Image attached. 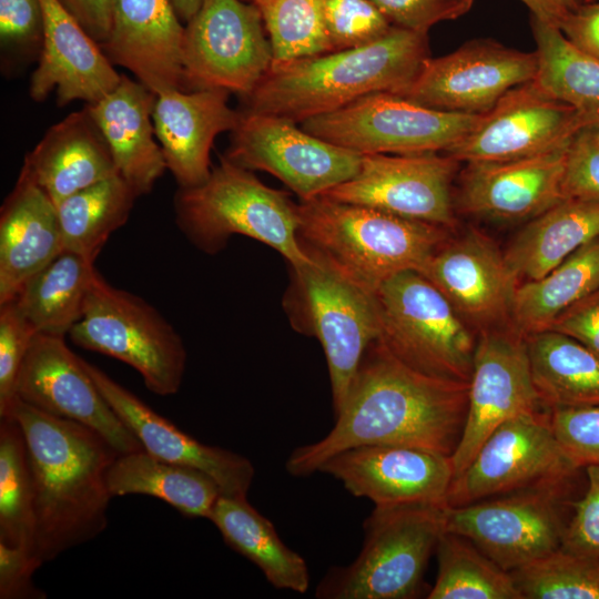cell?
<instances>
[{
    "label": "cell",
    "mask_w": 599,
    "mask_h": 599,
    "mask_svg": "<svg viewBox=\"0 0 599 599\" xmlns=\"http://www.w3.org/2000/svg\"><path fill=\"white\" fill-rule=\"evenodd\" d=\"M469 382L423 373L378 339L366 349L333 428L297 447L286 470L316 471L332 456L359 446H407L451 456L466 422Z\"/></svg>",
    "instance_id": "6da1fadb"
},
{
    "label": "cell",
    "mask_w": 599,
    "mask_h": 599,
    "mask_svg": "<svg viewBox=\"0 0 599 599\" xmlns=\"http://www.w3.org/2000/svg\"><path fill=\"white\" fill-rule=\"evenodd\" d=\"M3 417L23 433L33 484L34 555L42 561L104 531L112 498L106 471L118 451L98 433L17 400Z\"/></svg>",
    "instance_id": "7a4b0ae2"
},
{
    "label": "cell",
    "mask_w": 599,
    "mask_h": 599,
    "mask_svg": "<svg viewBox=\"0 0 599 599\" xmlns=\"http://www.w3.org/2000/svg\"><path fill=\"white\" fill-rule=\"evenodd\" d=\"M429 57L427 33L394 26L363 47L273 61L245 110L302 123L368 94L404 95Z\"/></svg>",
    "instance_id": "3957f363"
},
{
    "label": "cell",
    "mask_w": 599,
    "mask_h": 599,
    "mask_svg": "<svg viewBox=\"0 0 599 599\" xmlns=\"http://www.w3.org/2000/svg\"><path fill=\"white\" fill-rule=\"evenodd\" d=\"M305 253L374 294L390 276L422 272L448 241V229L317 196L298 204Z\"/></svg>",
    "instance_id": "277c9868"
},
{
    "label": "cell",
    "mask_w": 599,
    "mask_h": 599,
    "mask_svg": "<svg viewBox=\"0 0 599 599\" xmlns=\"http://www.w3.org/2000/svg\"><path fill=\"white\" fill-rule=\"evenodd\" d=\"M173 207L180 231L206 254L238 234L274 248L291 266L312 261L298 240V204L225 156L203 183L179 187Z\"/></svg>",
    "instance_id": "5b68a950"
},
{
    "label": "cell",
    "mask_w": 599,
    "mask_h": 599,
    "mask_svg": "<svg viewBox=\"0 0 599 599\" xmlns=\"http://www.w3.org/2000/svg\"><path fill=\"white\" fill-rule=\"evenodd\" d=\"M445 506H375L364 522L365 538L359 555L351 565L331 569L318 583L315 597H417L428 560L445 531Z\"/></svg>",
    "instance_id": "8992f818"
},
{
    "label": "cell",
    "mask_w": 599,
    "mask_h": 599,
    "mask_svg": "<svg viewBox=\"0 0 599 599\" xmlns=\"http://www.w3.org/2000/svg\"><path fill=\"white\" fill-rule=\"evenodd\" d=\"M68 335L81 348L133 367L156 395H173L181 387L186 351L180 334L150 303L111 285L98 271Z\"/></svg>",
    "instance_id": "52a82bcc"
},
{
    "label": "cell",
    "mask_w": 599,
    "mask_h": 599,
    "mask_svg": "<svg viewBox=\"0 0 599 599\" xmlns=\"http://www.w3.org/2000/svg\"><path fill=\"white\" fill-rule=\"evenodd\" d=\"M378 341L407 365L469 382L476 342L448 298L423 274L404 271L374 292Z\"/></svg>",
    "instance_id": "ba28073f"
},
{
    "label": "cell",
    "mask_w": 599,
    "mask_h": 599,
    "mask_svg": "<svg viewBox=\"0 0 599 599\" xmlns=\"http://www.w3.org/2000/svg\"><path fill=\"white\" fill-rule=\"evenodd\" d=\"M291 268L284 309L293 328L321 343L336 414L366 349L378 338L374 295L315 258Z\"/></svg>",
    "instance_id": "9c48e42d"
},
{
    "label": "cell",
    "mask_w": 599,
    "mask_h": 599,
    "mask_svg": "<svg viewBox=\"0 0 599 599\" xmlns=\"http://www.w3.org/2000/svg\"><path fill=\"white\" fill-rule=\"evenodd\" d=\"M575 478L551 479L464 506H445L444 530L473 541L508 572L561 546Z\"/></svg>",
    "instance_id": "30bf717a"
},
{
    "label": "cell",
    "mask_w": 599,
    "mask_h": 599,
    "mask_svg": "<svg viewBox=\"0 0 599 599\" xmlns=\"http://www.w3.org/2000/svg\"><path fill=\"white\" fill-rule=\"evenodd\" d=\"M483 114L432 109L399 94L378 92L302 122L311 134L365 154L446 152Z\"/></svg>",
    "instance_id": "8fae6325"
},
{
    "label": "cell",
    "mask_w": 599,
    "mask_h": 599,
    "mask_svg": "<svg viewBox=\"0 0 599 599\" xmlns=\"http://www.w3.org/2000/svg\"><path fill=\"white\" fill-rule=\"evenodd\" d=\"M274 60L257 8L243 0H205L185 23L184 91L220 89L250 95Z\"/></svg>",
    "instance_id": "7c38bea8"
},
{
    "label": "cell",
    "mask_w": 599,
    "mask_h": 599,
    "mask_svg": "<svg viewBox=\"0 0 599 599\" xmlns=\"http://www.w3.org/2000/svg\"><path fill=\"white\" fill-rule=\"evenodd\" d=\"M296 124L278 115L243 110L224 156L244 169L276 176L301 201L321 196L357 174L362 154Z\"/></svg>",
    "instance_id": "4fadbf2b"
},
{
    "label": "cell",
    "mask_w": 599,
    "mask_h": 599,
    "mask_svg": "<svg viewBox=\"0 0 599 599\" xmlns=\"http://www.w3.org/2000/svg\"><path fill=\"white\" fill-rule=\"evenodd\" d=\"M580 469L561 449L541 408L500 424L468 466L454 477L447 506H464L551 479L575 478Z\"/></svg>",
    "instance_id": "5bb4252c"
},
{
    "label": "cell",
    "mask_w": 599,
    "mask_h": 599,
    "mask_svg": "<svg viewBox=\"0 0 599 599\" xmlns=\"http://www.w3.org/2000/svg\"><path fill=\"white\" fill-rule=\"evenodd\" d=\"M460 162L439 152L365 154L357 174L321 196L451 229Z\"/></svg>",
    "instance_id": "9a60e30c"
},
{
    "label": "cell",
    "mask_w": 599,
    "mask_h": 599,
    "mask_svg": "<svg viewBox=\"0 0 599 599\" xmlns=\"http://www.w3.org/2000/svg\"><path fill=\"white\" fill-rule=\"evenodd\" d=\"M17 396L39 410L91 428L119 455L143 449L64 336L34 335L20 368Z\"/></svg>",
    "instance_id": "2e32d148"
},
{
    "label": "cell",
    "mask_w": 599,
    "mask_h": 599,
    "mask_svg": "<svg viewBox=\"0 0 599 599\" xmlns=\"http://www.w3.org/2000/svg\"><path fill=\"white\" fill-rule=\"evenodd\" d=\"M537 72L536 51L475 39L446 55L429 57L402 97L441 111L485 114L508 91L535 80Z\"/></svg>",
    "instance_id": "e0dca14e"
},
{
    "label": "cell",
    "mask_w": 599,
    "mask_h": 599,
    "mask_svg": "<svg viewBox=\"0 0 599 599\" xmlns=\"http://www.w3.org/2000/svg\"><path fill=\"white\" fill-rule=\"evenodd\" d=\"M586 123L536 80L508 91L446 154L459 162H504L536 156L571 140Z\"/></svg>",
    "instance_id": "ac0fdd59"
},
{
    "label": "cell",
    "mask_w": 599,
    "mask_h": 599,
    "mask_svg": "<svg viewBox=\"0 0 599 599\" xmlns=\"http://www.w3.org/2000/svg\"><path fill=\"white\" fill-rule=\"evenodd\" d=\"M541 406L531 378L525 336L515 328L484 329L474 353L465 426L450 456L454 477L468 466L500 424Z\"/></svg>",
    "instance_id": "d6986e66"
},
{
    "label": "cell",
    "mask_w": 599,
    "mask_h": 599,
    "mask_svg": "<svg viewBox=\"0 0 599 599\" xmlns=\"http://www.w3.org/2000/svg\"><path fill=\"white\" fill-rule=\"evenodd\" d=\"M355 497L375 506H445L454 478L450 456L390 445L359 446L343 450L321 465Z\"/></svg>",
    "instance_id": "ffe728a7"
},
{
    "label": "cell",
    "mask_w": 599,
    "mask_h": 599,
    "mask_svg": "<svg viewBox=\"0 0 599 599\" xmlns=\"http://www.w3.org/2000/svg\"><path fill=\"white\" fill-rule=\"evenodd\" d=\"M569 142L536 156L467 163L457 205L466 213L495 221L538 216L565 200L561 185Z\"/></svg>",
    "instance_id": "44dd1931"
},
{
    "label": "cell",
    "mask_w": 599,
    "mask_h": 599,
    "mask_svg": "<svg viewBox=\"0 0 599 599\" xmlns=\"http://www.w3.org/2000/svg\"><path fill=\"white\" fill-rule=\"evenodd\" d=\"M99 390L149 454L207 474L223 496L246 497L255 469L246 457L183 433L103 370L84 361Z\"/></svg>",
    "instance_id": "7402d4cb"
},
{
    "label": "cell",
    "mask_w": 599,
    "mask_h": 599,
    "mask_svg": "<svg viewBox=\"0 0 599 599\" xmlns=\"http://www.w3.org/2000/svg\"><path fill=\"white\" fill-rule=\"evenodd\" d=\"M419 273L464 319L487 326L510 317L519 281L504 253L479 232L447 241Z\"/></svg>",
    "instance_id": "603a6c76"
},
{
    "label": "cell",
    "mask_w": 599,
    "mask_h": 599,
    "mask_svg": "<svg viewBox=\"0 0 599 599\" xmlns=\"http://www.w3.org/2000/svg\"><path fill=\"white\" fill-rule=\"evenodd\" d=\"M181 21L172 0H113L110 32L100 47L154 94L184 91Z\"/></svg>",
    "instance_id": "cb8c5ba5"
},
{
    "label": "cell",
    "mask_w": 599,
    "mask_h": 599,
    "mask_svg": "<svg viewBox=\"0 0 599 599\" xmlns=\"http://www.w3.org/2000/svg\"><path fill=\"white\" fill-rule=\"evenodd\" d=\"M40 1L43 43L30 78V97L42 102L54 90L60 106L73 100L99 101L119 84L121 74L59 0Z\"/></svg>",
    "instance_id": "d4e9b609"
},
{
    "label": "cell",
    "mask_w": 599,
    "mask_h": 599,
    "mask_svg": "<svg viewBox=\"0 0 599 599\" xmlns=\"http://www.w3.org/2000/svg\"><path fill=\"white\" fill-rule=\"evenodd\" d=\"M229 94L220 89H173L156 94L154 132L179 187L196 186L209 177L215 138L237 126L241 112L229 105Z\"/></svg>",
    "instance_id": "484cf974"
},
{
    "label": "cell",
    "mask_w": 599,
    "mask_h": 599,
    "mask_svg": "<svg viewBox=\"0 0 599 599\" xmlns=\"http://www.w3.org/2000/svg\"><path fill=\"white\" fill-rule=\"evenodd\" d=\"M64 252L57 205L20 170L0 210V304Z\"/></svg>",
    "instance_id": "4316f807"
},
{
    "label": "cell",
    "mask_w": 599,
    "mask_h": 599,
    "mask_svg": "<svg viewBox=\"0 0 599 599\" xmlns=\"http://www.w3.org/2000/svg\"><path fill=\"white\" fill-rule=\"evenodd\" d=\"M155 98L144 84L121 74L110 93L85 104L108 143L118 174L139 196L150 193L167 170L154 140Z\"/></svg>",
    "instance_id": "83f0119b"
},
{
    "label": "cell",
    "mask_w": 599,
    "mask_h": 599,
    "mask_svg": "<svg viewBox=\"0 0 599 599\" xmlns=\"http://www.w3.org/2000/svg\"><path fill=\"white\" fill-rule=\"evenodd\" d=\"M21 170L58 205L97 182L118 175L108 143L87 105L45 132Z\"/></svg>",
    "instance_id": "f1b7e54d"
},
{
    "label": "cell",
    "mask_w": 599,
    "mask_h": 599,
    "mask_svg": "<svg viewBox=\"0 0 599 599\" xmlns=\"http://www.w3.org/2000/svg\"><path fill=\"white\" fill-rule=\"evenodd\" d=\"M598 237L599 201L562 200L529 220L504 255L518 281H535Z\"/></svg>",
    "instance_id": "f546056e"
},
{
    "label": "cell",
    "mask_w": 599,
    "mask_h": 599,
    "mask_svg": "<svg viewBox=\"0 0 599 599\" xmlns=\"http://www.w3.org/2000/svg\"><path fill=\"white\" fill-rule=\"evenodd\" d=\"M209 520L224 541L253 562L273 587L306 592L311 581L306 561L282 541L274 525L246 497L221 495Z\"/></svg>",
    "instance_id": "4dcf8cb0"
},
{
    "label": "cell",
    "mask_w": 599,
    "mask_h": 599,
    "mask_svg": "<svg viewBox=\"0 0 599 599\" xmlns=\"http://www.w3.org/2000/svg\"><path fill=\"white\" fill-rule=\"evenodd\" d=\"M106 485L112 498L152 496L184 516L206 519L222 495L207 474L160 459L144 449L118 455L106 471Z\"/></svg>",
    "instance_id": "1f68e13d"
},
{
    "label": "cell",
    "mask_w": 599,
    "mask_h": 599,
    "mask_svg": "<svg viewBox=\"0 0 599 599\" xmlns=\"http://www.w3.org/2000/svg\"><path fill=\"white\" fill-rule=\"evenodd\" d=\"M532 383L542 406L599 405V357L577 339L552 331L525 335Z\"/></svg>",
    "instance_id": "d6a6232c"
},
{
    "label": "cell",
    "mask_w": 599,
    "mask_h": 599,
    "mask_svg": "<svg viewBox=\"0 0 599 599\" xmlns=\"http://www.w3.org/2000/svg\"><path fill=\"white\" fill-rule=\"evenodd\" d=\"M95 272L93 261L64 251L33 275L11 302L37 333L65 337L82 315Z\"/></svg>",
    "instance_id": "836d02e7"
},
{
    "label": "cell",
    "mask_w": 599,
    "mask_h": 599,
    "mask_svg": "<svg viewBox=\"0 0 599 599\" xmlns=\"http://www.w3.org/2000/svg\"><path fill=\"white\" fill-rule=\"evenodd\" d=\"M599 288V237L539 280L519 283L510 317L528 335L548 329L567 308Z\"/></svg>",
    "instance_id": "e575fe53"
},
{
    "label": "cell",
    "mask_w": 599,
    "mask_h": 599,
    "mask_svg": "<svg viewBox=\"0 0 599 599\" xmlns=\"http://www.w3.org/2000/svg\"><path fill=\"white\" fill-rule=\"evenodd\" d=\"M537 45L536 81L572 106L586 125L599 126V59L572 45L558 26L531 14Z\"/></svg>",
    "instance_id": "d590c367"
},
{
    "label": "cell",
    "mask_w": 599,
    "mask_h": 599,
    "mask_svg": "<svg viewBox=\"0 0 599 599\" xmlns=\"http://www.w3.org/2000/svg\"><path fill=\"white\" fill-rule=\"evenodd\" d=\"M139 195L118 174L57 205L64 251L95 261L111 234L123 226Z\"/></svg>",
    "instance_id": "8d00e7d4"
},
{
    "label": "cell",
    "mask_w": 599,
    "mask_h": 599,
    "mask_svg": "<svg viewBox=\"0 0 599 599\" xmlns=\"http://www.w3.org/2000/svg\"><path fill=\"white\" fill-rule=\"evenodd\" d=\"M436 554L438 572L428 599H522L510 572L469 539L444 531Z\"/></svg>",
    "instance_id": "74e56055"
},
{
    "label": "cell",
    "mask_w": 599,
    "mask_h": 599,
    "mask_svg": "<svg viewBox=\"0 0 599 599\" xmlns=\"http://www.w3.org/2000/svg\"><path fill=\"white\" fill-rule=\"evenodd\" d=\"M34 538V494L26 439L14 418L0 417V541L33 552Z\"/></svg>",
    "instance_id": "f35d334b"
},
{
    "label": "cell",
    "mask_w": 599,
    "mask_h": 599,
    "mask_svg": "<svg viewBox=\"0 0 599 599\" xmlns=\"http://www.w3.org/2000/svg\"><path fill=\"white\" fill-rule=\"evenodd\" d=\"M510 575L522 599H599V559L560 548Z\"/></svg>",
    "instance_id": "ab89813d"
},
{
    "label": "cell",
    "mask_w": 599,
    "mask_h": 599,
    "mask_svg": "<svg viewBox=\"0 0 599 599\" xmlns=\"http://www.w3.org/2000/svg\"><path fill=\"white\" fill-rule=\"evenodd\" d=\"M260 11L274 60L329 52L323 30L325 0H243Z\"/></svg>",
    "instance_id": "60d3db41"
},
{
    "label": "cell",
    "mask_w": 599,
    "mask_h": 599,
    "mask_svg": "<svg viewBox=\"0 0 599 599\" xmlns=\"http://www.w3.org/2000/svg\"><path fill=\"white\" fill-rule=\"evenodd\" d=\"M393 27L370 0H325L323 30L329 52L369 44Z\"/></svg>",
    "instance_id": "b9f144b4"
},
{
    "label": "cell",
    "mask_w": 599,
    "mask_h": 599,
    "mask_svg": "<svg viewBox=\"0 0 599 599\" xmlns=\"http://www.w3.org/2000/svg\"><path fill=\"white\" fill-rule=\"evenodd\" d=\"M35 334L13 302L0 304V417L18 398L20 368Z\"/></svg>",
    "instance_id": "7bdbcfd3"
},
{
    "label": "cell",
    "mask_w": 599,
    "mask_h": 599,
    "mask_svg": "<svg viewBox=\"0 0 599 599\" xmlns=\"http://www.w3.org/2000/svg\"><path fill=\"white\" fill-rule=\"evenodd\" d=\"M549 412L555 436L573 466H599V405Z\"/></svg>",
    "instance_id": "ee69618b"
},
{
    "label": "cell",
    "mask_w": 599,
    "mask_h": 599,
    "mask_svg": "<svg viewBox=\"0 0 599 599\" xmlns=\"http://www.w3.org/2000/svg\"><path fill=\"white\" fill-rule=\"evenodd\" d=\"M561 186L565 200L599 201V126L585 125L571 138Z\"/></svg>",
    "instance_id": "f6af8a7d"
},
{
    "label": "cell",
    "mask_w": 599,
    "mask_h": 599,
    "mask_svg": "<svg viewBox=\"0 0 599 599\" xmlns=\"http://www.w3.org/2000/svg\"><path fill=\"white\" fill-rule=\"evenodd\" d=\"M43 30V9L40 0H0L2 51L22 59L39 57Z\"/></svg>",
    "instance_id": "bcb514c9"
},
{
    "label": "cell",
    "mask_w": 599,
    "mask_h": 599,
    "mask_svg": "<svg viewBox=\"0 0 599 599\" xmlns=\"http://www.w3.org/2000/svg\"><path fill=\"white\" fill-rule=\"evenodd\" d=\"M587 487L571 501V514L560 549L580 557L599 559V466L583 468Z\"/></svg>",
    "instance_id": "7dc6e473"
},
{
    "label": "cell",
    "mask_w": 599,
    "mask_h": 599,
    "mask_svg": "<svg viewBox=\"0 0 599 599\" xmlns=\"http://www.w3.org/2000/svg\"><path fill=\"white\" fill-rule=\"evenodd\" d=\"M389 20L403 29L427 33L443 21L466 14L474 0H370Z\"/></svg>",
    "instance_id": "c3c4849f"
},
{
    "label": "cell",
    "mask_w": 599,
    "mask_h": 599,
    "mask_svg": "<svg viewBox=\"0 0 599 599\" xmlns=\"http://www.w3.org/2000/svg\"><path fill=\"white\" fill-rule=\"evenodd\" d=\"M42 564L32 551L11 547L0 541V598H45V593L38 589L32 581L34 571Z\"/></svg>",
    "instance_id": "681fc988"
},
{
    "label": "cell",
    "mask_w": 599,
    "mask_h": 599,
    "mask_svg": "<svg viewBox=\"0 0 599 599\" xmlns=\"http://www.w3.org/2000/svg\"><path fill=\"white\" fill-rule=\"evenodd\" d=\"M548 329L577 339L599 357V288L561 313Z\"/></svg>",
    "instance_id": "f907efd6"
},
{
    "label": "cell",
    "mask_w": 599,
    "mask_h": 599,
    "mask_svg": "<svg viewBox=\"0 0 599 599\" xmlns=\"http://www.w3.org/2000/svg\"><path fill=\"white\" fill-rule=\"evenodd\" d=\"M559 29L572 45L599 59V0L566 13Z\"/></svg>",
    "instance_id": "816d5d0a"
},
{
    "label": "cell",
    "mask_w": 599,
    "mask_h": 599,
    "mask_svg": "<svg viewBox=\"0 0 599 599\" xmlns=\"http://www.w3.org/2000/svg\"><path fill=\"white\" fill-rule=\"evenodd\" d=\"M59 2L94 41L99 44L105 42L111 28L113 0H59Z\"/></svg>",
    "instance_id": "f5cc1de1"
},
{
    "label": "cell",
    "mask_w": 599,
    "mask_h": 599,
    "mask_svg": "<svg viewBox=\"0 0 599 599\" xmlns=\"http://www.w3.org/2000/svg\"><path fill=\"white\" fill-rule=\"evenodd\" d=\"M530 13L541 20L559 27L562 18L568 13L555 0H520Z\"/></svg>",
    "instance_id": "db71d44e"
},
{
    "label": "cell",
    "mask_w": 599,
    "mask_h": 599,
    "mask_svg": "<svg viewBox=\"0 0 599 599\" xmlns=\"http://www.w3.org/2000/svg\"><path fill=\"white\" fill-rule=\"evenodd\" d=\"M205 0H172L174 9L183 22H187L203 6Z\"/></svg>",
    "instance_id": "11a10c76"
},
{
    "label": "cell",
    "mask_w": 599,
    "mask_h": 599,
    "mask_svg": "<svg viewBox=\"0 0 599 599\" xmlns=\"http://www.w3.org/2000/svg\"><path fill=\"white\" fill-rule=\"evenodd\" d=\"M567 12L577 9L582 4V0H555Z\"/></svg>",
    "instance_id": "9f6ffc18"
},
{
    "label": "cell",
    "mask_w": 599,
    "mask_h": 599,
    "mask_svg": "<svg viewBox=\"0 0 599 599\" xmlns=\"http://www.w3.org/2000/svg\"><path fill=\"white\" fill-rule=\"evenodd\" d=\"M593 1H598V0H582V3H588V2H593Z\"/></svg>",
    "instance_id": "6f0895ef"
}]
</instances>
